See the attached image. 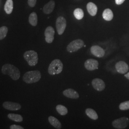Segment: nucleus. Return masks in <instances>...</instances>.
Wrapping results in <instances>:
<instances>
[{
  "label": "nucleus",
  "mask_w": 129,
  "mask_h": 129,
  "mask_svg": "<svg viewBox=\"0 0 129 129\" xmlns=\"http://www.w3.org/2000/svg\"><path fill=\"white\" fill-rule=\"evenodd\" d=\"M56 110L57 112L62 116L66 115L68 113V110L63 105H58L56 107Z\"/></svg>",
  "instance_id": "obj_23"
},
{
  "label": "nucleus",
  "mask_w": 129,
  "mask_h": 129,
  "mask_svg": "<svg viewBox=\"0 0 129 129\" xmlns=\"http://www.w3.org/2000/svg\"><path fill=\"white\" fill-rule=\"evenodd\" d=\"M54 29L52 26H48L45 31V36L46 41L49 44L52 43L54 39L55 35Z\"/></svg>",
  "instance_id": "obj_8"
},
{
  "label": "nucleus",
  "mask_w": 129,
  "mask_h": 129,
  "mask_svg": "<svg viewBox=\"0 0 129 129\" xmlns=\"http://www.w3.org/2000/svg\"><path fill=\"white\" fill-rule=\"evenodd\" d=\"M124 76L126 78H127V79H129V72L127 73V74H125Z\"/></svg>",
  "instance_id": "obj_30"
},
{
  "label": "nucleus",
  "mask_w": 129,
  "mask_h": 129,
  "mask_svg": "<svg viewBox=\"0 0 129 129\" xmlns=\"http://www.w3.org/2000/svg\"><path fill=\"white\" fill-rule=\"evenodd\" d=\"M3 106L5 109L12 111H19L22 108L19 103L10 102H5L3 104Z\"/></svg>",
  "instance_id": "obj_9"
},
{
  "label": "nucleus",
  "mask_w": 129,
  "mask_h": 129,
  "mask_svg": "<svg viewBox=\"0 0 129 129\" xmlns=\"http://www.w3.org/2000/svg\"><path fill=\"white\" fill-rule=\"evenodd\" d=\"M8 118L10 120L14 121L15 122H21L23 121V118L22 116L19 114H14V113H9L7 115Z\"/></svg>",
  "instance_id": "obj_22"
},
{
  "label": "nucleus",
  "mask_w": 129,
  "mask_h": 129,
  "mask_svg": "<svg viewBox=\"0 0 129 129\" xmlns=\"http://www.w3.org/2000/svg\"><path fill=\"white\" fill-rule=\"evenodd\" d=\"M2 72L4 75L9 76L11 78L14 80H17L21 76L18 69L10 64H4L2 68Z\"/></svg>",
  "instance_id": "obj_1"
},
{
  "label": "nucleus",
  "mask_w": 129,
  "mask_h": 129,
  "mask_svg": "<svg viewBox=\"0 0 129 129\" xmlns=\"http://www.w3.org/2000/svg\"><path fill=\"white\" fill-rule=\"evenodd\" d=\"M23 57L30 66H35L38 61L37 52L34 50L26 51L23 54Z\"/></svg>",
  "instance_id": "obj_4"
},
{
  "label": "nucleus",
  "mask_w": 129,
  "mask_h": 129,
  "mask_svg": "<svg viewBox=\"0 0 129 129\" xmlns=\"http://www.w3.org/2000/svg\"><path fill=\"white\" fill-rule=\"evenodd\" d=\"M14 8L13 0H7L4 6V9L6 13L8 14H11Z\"/></svg>",
  "instance_id": "obj_18"
},
{
  "label": "nucleus",
  "mask_w": 129,
  "mask_h": 129,
  "mask_svg": "<svg viewBox=\"0 0 129 129\" xmlns=\"http://www.w3.org/2000/svg\"><path fill=\"white\" fill-rule=\"evenodd\" d=\"M84 45V42L81 39H77L71 42L67 46V50L69 52L72 53L78 51Z\"/></svg>",
  "instance_id": "obj_5"
},
{
  "label": "nucleus",
  "mask_w": 129,
  "mask_h": 129,
  "mask_svg": "<svg viewBox=\"0 0 129 129\" xmlns=\"http://www.w3.org/2000/svg\"><path fill=\"white\" fill-rule=\"evenodd\" d=\"M90 52L93 55L97 57H102L105 55L104 50L99 46H93L90 48Z\"/></svg>",
  "instance_id": "obj_13"
},
{
  "label": "nucleus",
  "mask_w": 129,
  "mask_h": 129,
  "mask_svg": "<svg viewBox=\"0 0 129 129\" xmlns=\"http://www.w3.org/2000/svg\"><path fill=\"white\" fill-rule=\"evenodd\" d=\"M63 94L65 97L72 99H77L79 97L78 93L72 88H68L64 90Z\"/></svg>",
  "instance_id": "obj_14"
},
{
  "label": "nucleus",
  "mask_w": 129,
  "mask_h": 129,
  "mask_svg": "<svg viewBox=\"0 0 129 129\" xmlns=\"http://www.w3.org/2000/svg\"><path fill=\"white\" fill-rule=\"evenodd\" d=\"M38 18L37 14L35 12H33L30 14L29 17V22L33 26H36L37 24Z\"/></svg>",
  "instance_id": "obj_21"
},
{
  "label": "nucleus",
  "mask_w": 129,
  "mask_h": 129,
  "mask_svg": "<svg viewBox=\"0 0 129 129\" xmlns=\"http://www.w3.org/2000/svg\"><path fill=\"white\" fill-rule=\"evenodd\" d=\"M92 87L99 91H102L105 88V84L103 80L100 78H96L94 79L92 81Z\"/></svg>",
  "instance_id": "obj_10"
},
{
  "label": "nucleus",
  "mask_w": 129,
  "mask_h": 129,
  "mask_svg": "<svg viewBox=\"0 0 129 129\" xmlns=\"http://www.w3.org/2000/svg\"><path fill=\"white\" fill-rule=\"evenodd\" d=\"M67 26V21L66 19L62 16H59L56 21V30L59 35H62Z\"/></svg>",
  "instance_id": "obj_7"
},
{
  "label": "nucleus",
  "mask_w": 129,
  "mask_h": 129,
  "mask_svg": "<svg viewBox=\"0 0 129 129\" xmlns=\"http://www.w3.org/2000/svg\"><path fill=\"white\" fill-rule=\"evenodd\" d=\"M63 69V64L61 60L55 59L51 62L48 67V72L51 75L60 74Z\"/></svg>",
  "instance_id": "obj_3"
},
{
  "label": "nucleus",
  "mask_w": 129,
  "mask_h": 129,
  "mask_svg": "<svg viewBox=\"0 0 129 129\" xmlns=\"http://www.w3.org/2000/svg\"><path fill=\"white\" fill-rule=\"evenodd\" d=\"M87 9L88 13L92 16H94L96 15L98 11V8L96 5L94 3L90 2L88 3L87 5Z\"/></svg>",
  "instance_id": "obj_16"
},
{
  "label": "nucleus",
  "mask_w": 129,
  "mask_h": 129,
  "mask_svg": "<svg viewBox=\"0 0 129 129\" xmlns=\"http://www.w3.org/2000/svg\"><path fill=\"white\" fill-rule=\"evenodd\" d=\"M86 114L89 118L93 120H96L98 119V115L96 111H94L92 109L88 108L85 111Z\"/></svg>",
  "instance_id": "obj_20"
},
{
  "label": "nucleus",
  "mask_w": 129,
  "mask_h": 129,
  "mask_svg": "<svg viewBox=\"0 0 129 129\" xmlns=\"http://www.w3.org/2000/svg\"><path fill=\"white\" fill-rule=\"evenodd\" d=\"M84 66L85 68L88 70H94L98 69L99 66V62L94 59H88L85 62Z\"/></svg>",
  "instance_id": "obj_11"
},
{
  "label": "nucleus",
  "mask_w": 129,
  "mask_h": 129,
  "mask_svg": "<svg viewBox=\"0 0 129 129\" xmlns=\"http://www.w3.org/2000/svg\"><path fill=\"white\" fill-rule=\"evenodd\" d=\"M103 18L107 21H110L113 18L112 11L110 9H106L104 11L102 14Z\"/></svg>",
  "instance_id": "obj_19"
},
{
  "label": "nucleus",
  "mask_w": 129,
  "mask_h": 129,
  "mask_svg": "<svg viewBox=\"0 0 129 129\" xmlns=\"http://www.w3.org/2000/svg\"><path fill=\"white\" fill-rule=\"evenodd\" d=\"M37 0H28V4L31 7H34L37 4Z\"/></svg>",
  "instance_id": "obj_27"
},
{
  "label": "nucleus",
  "mask_w": 129,
  "mask_h": 129,
  "mask_svg": "<svg viewBox=\"0 0 129 129\" xmlns=\"http://www.w3.org/2000/svg\"><path fill=\"white\" fill-rule=\"evenodd\" d=\"M48 121L51 125L56 129H60L62 127V125L59 120L57 119L56 118L50 116L48 117Z\"/></svg>",
  "instance_id": "obj_17"
},
{
  "label": "nucleus",
  "mask_w": 129,
  "mask_h": 129,
  "mask_svg": "<svg viewBox=\"0 0 129 129\" xmlns=\"http://www.w3.org/2000/svg\"><path fill=\"white\" fill-rule=\"evenodd\" d=\"M74 15L77 19L81 20L83 18L84 14L82 10L80 8H77L74 10Z\"/></svg>",
  "instance_id": "obj_24"
},
{
  "label": "nucleus",
  "mask_w": 129,
  "mask_h": 129,
  "mask_svg": "<svg viewBox=\"0 0 129 129\" xmlns=\"http://www.w3.org/2000/svg\"><path fill=\"white\" fill-rule=\"evenodd\" d=\"M55 6V3L53 1H50L45 5L43 9V11L44 14H50L53 11Z\"/></svg>",
  "instance_id": "obj_15"
},
{
  "label": "nucleus",
  "mask_w": 129,
  "mask_h": 129,
  "mask_svg": "<svg viewBox=\"0 0 129 129\" xmlns=\"http://www.w3.org/2000/svg\"><path fill=\"white\" fill-rule=\"evenodd\" d=\"M10 128L11 129H23L24 128L20 126V125H12L10 126Z\"/></svg>",
  "instance_id": "obj_28"
},
{
  "label": "nucleus",
  "mask_w": 129,
  "mask_h": 129,
  "mask_svg": "<svg viewBox=\"0 0 129 129\" xmlns=\"http://www.w3.org/2000/svg\"><path fill=\"white\" fill-rule=\"evenodd\" d=\"M8 31V29L5 26H3L0 28V40L4 39L6 37Z\"/></svg>",
  "instance_id": "obj_25"
},
{
  "label": "nucleus",
  "mask_w": 129,
  "mask_h": 129,
  "mask_svg": "<svg viewBox=\"0 0 129 129\" xmlns=\"http://www.w3.org/2000/svg\"><path fill=\"white\" fill-rule=\"evenodd\" d=\"M119 108L122 111L129 110V101L121 103L119 105Z\"/></svg>",
  "instance_id": "obj_26"
},
{
  "label": "nucleus",
  "mask_w": 129,
  "mask_h": 129,
  "mask_svg": "<svg viewBox=\"0 0 129 129\" xmlns=\"http://www.w3.org/2000/svg\"><path fill=\"white\" fill-rule=\"evenodd\" d=\"M116 69L120 74H125L129 70V66L124 61H119L115 64Z\"/></svg>",
  "instance_id": "obj_12"
},
{
  "label": "nucleus",
  "mask_w": 129,
  "mask_h": 129,
  "mask_svg": "<svg viewBox=\"0 0 129 129\" xmlns=\"http://www.w3.org/2000/svg\"><path fill=\"white\" fill-rule=\"evenodd\" d=\"M41 78V74L38 70L29 71L23 75V80L27 84L36 83L39 81Z\"/></svg>",
  "instance_id": "obj_2"
},
{
  "label": "nucleus",
  "mask_w": 129,
  "mask_h": 129,
  "mask_svg": "<svg viewBox=\"0 0 129 129\" xmlns=\"http://www.w3.org/2000/svg\"><path fill=\"white\" fill-rule=\"evenodd\" d=\"M129 120L126 117H121L112 121V125L116 129H122L126 128L129 125Z\"/></svg>",
  "instance_id": "obj_6"
},
{
  "label": "nucleus",
  "mask_w": 129,
  "mask_h": 129,
  "mask_svg": "<svg viewBox=\"0 0 129 129\" xmlns=\"http://www.w3.org/2000/svg\"><path fill=\"white\" fill-rule=\"evenodd\" d=\"M125 0H115L116 4L117 5H120L124 3Z\"/></svg>",
  "instance_id": "obj_29"
}]
</instances>
